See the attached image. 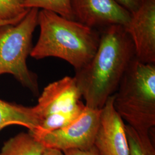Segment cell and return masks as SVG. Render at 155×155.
<instances>
[{
  "label": "cell",
  "mask_w": 155,
  "mask_h": 155,
  "mask_svg": "<svg viewBox=\"0 0 155 155\" xmlns=\"http://www.w3.org/2000/svg\"><path fill=\"white\" fill-rule=\"evenodd\" d=\"M125 123L113 106V95L101 109L94 146L101 155H129Z\"/></svg>",
  "instance_id": "9c48e42d"
},
{
  "label": "cell",
  "mask_w": 155,
  "mask_h": 155,
  "mask_svg": "<svg viewBox=\"0 0 155 155\" xmlns=\"http://www.w3.org/2000/svg\"><path fill=\"white\" fill-rule=\"evenodd\" d=\"M98 48L91 61L74 77L87 107L101 109L116 92L136 58L133 41L124 26L100 30Z\"/></svg>",
  "instance_id": "6da1fadb"
},
{
  "label": "cell",
  "mask_w": 155,
  "mask_h": 155,
  "mask_svg": "<svg viewBox=\"0 0 155 155\" xmlns=\"http://www.w3.org/2000/svg\"><path fill=\"white\" fill-rule=\"evenodd\" d=\"M63 152L64 155H101L94 145L88 150H70Z\"/></svg>",
  "instance_id": "2e32d148"
},
{
  "label": "cell",
  "mask_w": 155,
  "mask_h": 155,
  "mask_svg": "<svg viewBox=\"0 0 155 155\" xmlns=\"http://www.w3.org/2000/svg\"><path fill=\"white\" fill-rule=\"evenodd\" d=\"M101 109L86 106L82 113L72 122L47 134L40 141L45 148H54L62 152L70 150H88L94 145Z\"/></svg>",
  "instance_id": "5b68a950"
},
{
  "label": "cell",
  "mask_w": 155,
  "mask_h": 155,
  "mask_svg": "<svg viewBox=\"0 0 155 155\" xmlns=\"http://www.w3.org/2000/svg\"><path fill=\"white\" fill-rule=\"evenodd\" d=\"M43 143L29 132L18 133L8 139L0 150V155H42Z\"/></svg>",
  "instance_id": "8fae6325"
},
{
  "label": "cell",
  "mask_w": 155,
  "mask_h": 155,
  "mask_svg": "<svg viewBox=\"0 0 155 155\" xmlns=\"http://www.w3.org/2000/svg\"><path fill=\"white\" fill-rule=\"evenodd\" d=\"M125 128L129 155H155L150 133L139 132L127 124Z\"/></svg>",
  "instance_id": "7c38bea8"
},
{
  "label": "cell",
  "mask_w": 155,
  "mask_h": 155,
  "mask_svg": "<svg viewBox=\"0 0 155 155\" xmlns=\"http://www.w3.org/2000/svg\"><path fill=\"white\" fill-rule=\"evenodd\" d=\"M42 155H64V154L60 150L45 148Z\"/></svg>",
  "instance_id": "e0dca14e"
},
{
  "label": "cell",
  "mask_w": 155,
  "mask_h": 155,
  "mask_svg": "<svg viewBox=\"0 0 155 155\" xmlns=\"http://www.w3.org/2000/svg\"><path fill=\"white\" fill-rule=\"evenodd\" d=\"M124 27L133 41L136 58L144 63L155 64V0H147L131 14Z\"/></svg>",
  "instance_id": "ba28073f"
},
{
  "label": "cell",
  "mask_w": 155,
  "mask_h": 155,
  "mask_svg": "<svg viewBox=\"0 0 155 155\" xmlns=\"http://www.w3.org/2000/svg\"><path fill=\"white\" fill-rule=\"evenodd\" d=\"M39 9H30L21 21L0 27V75L10 74L34 95L39 93L37 75L28 68L27 59L38 26Z\"/></svg>",
  "instance_id": "277c9868"
},
{
  "label": "cell",
  "mask_w": 155,
  "mask_h": 155,
  "mask_svg": "<svg viewBox=\"0 0 155 155\" xmlns=\"http://www.w3.org/2000/svg\"><path fill=\"white\" fill-rule=\"evenodd\" d=\"M38 23L40 35L31 52L32 58H58L77 71L94 56L100 42V31L46 10H39Z\"/></svg>",
  "instance_id": "7a4b0ae2"
},
{
  "label": "cell",
  "mask_w": 155,
  "mask_h": 155,
  "mask_svg": "<svg viewBox=\"0 0 155 155\" xmlns=\"http://www.w3.org/2000/svg\"><path fill=\"white\" fill-rule=\"evenodd\" d=\"M74 20L100 31L112 25L125 26L131 14L114 0H70Z\"/></svg>",
  "instance_id": "8992f818"
},
{
  "label": "cell",
  "mask_w": 155,
  "mask_h": 155,
  "mask_svg": "<svg viewBox=\"0 0 155 155\" xmlns=\"http://www.w3.org/2000/svg\"><path fill=\"white\" fill-rule=\"evenodd\" d=\"M24 5L28 9L46 10L74 20L70 0H24Z\"/></svg>",
  "instance_id": "5bb4252c"
},
{
  "label": "cell",
  "mask_w": 155,
  "mask_h": 155,
  "mask_svg": "<svg viewBox=\"0 0 155 155\" xmlns=\"http://www.w3.org/2000/svg\"><path fill=\"white\" fill-rule=\"evenodd\" d=\"M113 106L125 124L150 133L155 126V64L133 60L113 95Z\"/></svg>",
  "instance_id": "3957f363"
},
{
  "label": "cell",
  "mask_w": 155,
  "mask_h": 155,
  "mask_svg": "<svg viewBox=\"0 0 155 155\" xmlns=\"http://www.w3.org/2000/svg\"><path fill=\"white\" fill-rule=\"evenodd\" d=\"M147 0H114L125 11L130 14L137 11Z\"/></svg>",
  "instance_id": "9a60e30c"
},
{
  "label": "cell",
  "mask_w": 155,
  "mask_h": 155,
  "mask_svg": "<svg viewBox=\"0 0 155 155\" xmlns=\"http://www.w3.org/2000/svg\"><path fill=\"white\" fill-rule=\"evenodd\" d=\"M2 26H4V25H1V24H0V27H2Z\"/></svg>",
  "instance_id": "ac0fdd59"
},
{
  "label": "cell",
  "mask_w": 155,
  "mask_h": 155,
  "mask_svg": "<svg viewBox=\"0 0 155 155\" xmlns=\"http://www.w3.org/2000/svg\"><path fill=\"white\" fill-rule=\"evenodd\" d=\"M81 98L82 95L74 77H65L45 87L34 108L40 122L47 117L84 105Z\"/></svg>",
  "instance_id": "52a82bcc"
},
{
  "label": "cell",
  "mask_w": 155,
  "mask_h": 155,
  "mask_svg": "<svg viewBox=\"0 0 155 155\" xmlns=\"http://www.w3.org/2000/svg\"><path fill=\"white\" fill-rule=\"evenodd\" d=\"M40 121L34 106L29 107L0 99V132L9 126L26 127L34 134L39 127Z\"/></svg>",
  "instance_id": "30bf717a"
},
{
  "label": "cell",
  "mask_w": 155,
  "mask_h": 155,
  "mask_svg": "<svg viewBox=\"0 0 155 155\" xmlns=\"http://www.w3.org/2000/svg\"><path fill=\"white\" fill-rule=\"evenodd\" d=\"M29 11L24 5V0H0V24H16Z\"/></svg>",
  "instance_id": "4fadbf2b"
}]
</instances>
